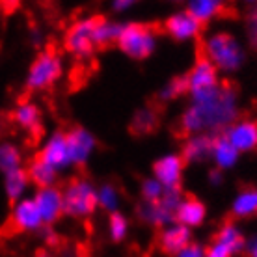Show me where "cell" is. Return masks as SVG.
<instances>
[{
	"instance_id": "6da1fadb",
	"label": "cell",
	"mask_w": 257,
	"mask_h": 257,
	"mask_svg": "<svg viewBox=\"0 0 257 257\" xmlns=\"http://www.w3.org/2000/svg\"><path fill=\"white\" fill-rule=\"evenodd\" d=\"M240 104L237 90L229 84H220L207 95L190 99L183 116L181 128L187 135H207V131L220 133L238 119Z\"/></svg>"
},
{
	"instance_id": "7a4b0ae2",
	"label": "cell",
	"mask_w": 257,
	"mask_h": 257,
	"mask_svg": "<svg viewBox=\"0 0 257 257\" xmlns=\"http://www.w3.org/2000/svg\"><path fill=\"white\" fill-rule=\"evenodd\" d=\"M203 58L209 60L218 73L233 75L246 64V47L235 34L216 30L203 41Z\"/></svg>"
},
{
	"instance_id": "3957f363",
	"label": "cell",
	"mask_w": 257,
	"mask_h": 257,
	"mask_svg": "<svg viewBox=\"0 0 257 257\" xmlns=\"http://www.w3.org/2000/svg\"><path fill=\"white\" fill-rule=\"evenodd\" d=\"M159 45V36L146 23H123L116 47L131 60H148Z\"/></svg>"
},
{
	"instance_id": "277c9868",
	"label": "cell",
	"mask_w": 257,
	"mask_h": 257,
	"mask_svg": "<svg viewBox=\"0 0 257 257\" xmlns=\"http://www.w3.org/2000/svg\"><path fill=\"white\" fill-rule=\"evenodd\" d=\"M64 214L75 220H86L99 209L97 187L88 177H75L62 188Z\"/></svg>"
},
{
	"instance_id": "5b68a950",
	"label": "cell",
	"mask_w": 257,
	"mask_h": 257,
	"mask_svg": "<svg viewBox=\"0 0 257 257\" xmlns=\"http://www.w3.org/2000/svg\"><path fill=\"white\" fill-rule=\"evenodd\" d=\"M62 75H64L62 56L54 51H41L28 67L25 86L30 91H45L58 82Z\"/></svg>"
},
{
	"instance_id": "8992f818",
	"label": "cell",
	"mask_w": 257,
	"mask_h": 257,
	"mask_svg": "<svg viewBox=\"0 0 257 257\" xmlns=\"http://www.w3.org/2000/svg\"><path fill=\"white\" fill-rule=\"evenodd\" d=\"M99 17L95 15H86L77 19L65 32L64 47L65 51L71 52L78 60L90 58L95 51V26Z\"/></svg>"
},
{
	"instance_id": "52a82bcc",
	"label": "cell",
	"mask_w": 257,
	"mask_h": 257,
	"mask_svg": "<svg viewBox=\"0 0 257 257\" xmlns=\"http://www.w3.org/2000/svg\"><path fill=\"white\" fill-rule=\"evenodd\" d=\"M187 88L190 99H198L201 95H207L218 88L220 84V73L214 69V65L207 58L199 56L194 65L190 67L187 75Z\"/></svg>"
},
{
	"instance_id": "ba28073f",
	"label": "cell",
	"mask_w": 257,
	"mask_h": 257,
	"mask_svg": "<svg viewBox=\"0 0 257 257\" xmlns=\"http://www.w3.org/2000/svg\"><path fill=\"white\" fill-rule=\"evenodd\" d=\"M67 136V149H69L71 166H84L88 164L93 153L97 151V138L90 128L86 127H75Z\"/></svg>"
},
{
	"instance_id": "9c48e42d",
	"label": "cell",
	"mask_w": 257,
	"mask_h": 257,
	"mask_svg": "<svg viewBox=\"0 0 257 257\" xmlns=\"http://www.w3.org/2000/svg\"><path fill=\"white\" fill-rule=\"evenodd\" d=\"M201 28H203V25L194 19L187 10L174 12L164 21V32L177 43H188V41L198 39Z\"/></svg>"
},
{
	"instance_id": "30bf717a",
	"label": "cell",
	"mask_w": 257,
	"mask_h": 257,
	"mask_svg": "<svg viewBox=\"0 0 257 257\" xmlns=\"http://www.w3.org/2000/svg\"><path fill=\"white\" fill-rule=\"evenodd\" d=\"M153 177L164 188H181L183 174H185V161L179 153L161 155L153 162Z\"/></svg>"
},
{
	"instance_id": "8fae6325",
	"label": "cell",
	"mask_w": 257,
	"mask_h": 257,
	"mask_svg": "<svg viewBox=\"0 0 257 257\" xmlns=\"http://www.w3.org/2000/svg\"><path fill=\"white\" fill-rule=\"evenodd\" d=\"M10 224L15 231L23 233H36L43 229V220L39 214L34 198H23L17 203H13L12 214H10Z\"/></svg>"
},
{
	"instance_id": "7c38bea8",
	"label": "cell",
	"mask_w": 257,
	"mask_h": 257,
	"mask_svg": "<svg viewBox=\"0 0 257 257\" xmlns=\"http://www.w3.org/2000/svg\"><path fill=\"white\" fill-rule=\"evenodd\" d=\"M38 157L41 161H45L49 166L54 168L58 174L62 170L71 168L69 149H67V136H65L64 131H54V133H51Z\"/></svg>"
},
{
	"instance_id": "4fadbf2b",
	"label": "cell",
	"mask_w": 257,
	"mask_h": 257,
	"mask_svg": "<svg viewBox=\"0 0 257 257\" xmlns=\"http://www.w3.org/2000/svg\"><path fill=\"white\" fill-rule=\"evenodd\" d=\"M32 198L45 225L56 224L64 216V198H62L60 187L38 188Z\"/></svg>"
},
{
	"instance_id": "5bb4252c",
	"label": "cell",
	"mask_w": 257,
	"mask_h": 257,
	"mask_svg": "<svg viewBox=\"0 0 257 257\" xmlns=\"http://www.w3.org/2000/svg\"><path fill=\"white\" fill-rule=\"evenodd\" d=\"M224 136L240 155L251 153L257 149V121L250 117L237 119L225 128Z\"/></svg>"
},
{
	"instance_id": "9a60e30c",
	"label": "cell",
	"mask_w": 257,
	"mask_h": 257,
	"mask_svg": "<svg viewBox=\"0 0 257 257\" xmlns=\"http://www.w3.org/2000/svg\"><path fill=\"white\" fill-rule=\"evenodd\" d=\"M190 242H192V229L177 222H172L170 225L162 227L159 233V248L166 255H177Z\"/></svg>"
},
{
	"instance_id": "2e32d148",
	"label": "cell",
	"mask_w": 257,
	"mask_h": 257,
	"mask_svg": "<svg viewBox=\"0 0 257 257\" xmlns=\"http://www.w3.org/2000/svg\"><path fill=\"white\" fill-rule=\"evenodd\" d=\"M205 220H207L205 203L198 198L185 196L183 201L179 203V207H177V211H175V222L188 227V229H194V227H199V225L205 224Z\"/></svg>"
},
{
	"instance_id": "e0dca14e",
	"label": "cell",
	"mask_w": 257,
	"mask_h": 257,
	"mask_svg": "<svg viewBox=\"0 0 257 257\" xmlns=\"http://www.w3.org/2000/svg\"><path fill=\"white\" fill-rule=\"evenodd\" d=\"M211 161L216 170H220V172H229V170H233L238 164L240 153L233 148L229 142L225 140L224 135H220L212 138Z\"/></svg>"
},
{
	"instance_id": "ac0fdd59",
	"label": "cell",
	"mask_w": 257,
	"mask_h": 257,
	"mask_svg": "<svg viewBox=\"0 0 257 257\" xmlns=\"http://www.w3.org/2000/svg\"><path fill=\"white\" fill-rule=\"evenodd\" d=\"M211 149H212V138L209 135H194L188 136L181 157L185 164H201L211 159Z\"/></svg>"
},
{
	"instance_id": "d6986e66",
	"label": "cell",
	"mask_w": 257,
	"mask_h": 257,
	"mask_svg": "<svg viewBox=\"0 0 257 257\" xmlns=\"http://www.w3.org/2000/svg\"><path fill=\"white\" fill-rule=\"evenodd\" d=\"M136 214L138 218L148 225H155V227H166L172 222H175V214L172 211H168L166 207L162 205L161 201L157 203H140L138 209H136Z\"/></svg>"
},
{
	"instance_id": "ffe728a7",
	"label": "cell",
	"mask_w": 257,
	"mask_h": 257,
	"mask_svg": "<svg viewBox=\"0 0 257 257\" xmlns=\"http://www.w3.org/2000/svg\"><path fill=\"white\" fill-rule=\"evenodd\" d=\"M13 121L28 133H38L41 127V108L34 101H21L13 110Z\"/></svg>"
},
{
	"instance_id": "44dd1931",
	"label": "cell",
	"mask_w": 257,
	"mask_h": 257,
	"mask_svg": "<svg viewBox=\"0 0 257 257\" xmlns=\"http://www.w3.org/2000/svg\"><path fill=\"white\" fill-rule=\"evenodd\" d=\"M194 19L205 25L225 13V4L220 0H190L185 8Z\"/></svg>"
},
{
	"instance_id": "7402d4cb",
	"label": "cell",
	"mask_w": 257,
	"mask_h": 257,
	"mask_svg": "<svg viewBox=\"0 0 257 257\" xmlns=\"http://www.w3.org/2000/svg\"><path fill=\"white\" fill-rule=\"evenodd\" d=\"M231 214L235 218H251L257 214V188H240L231 199Z\"/></svg>"
},
{
	"instance_id": "603a6c76",
	"label": "cell",
	"mask_w": 257,
	"mask_h": 257,
	"mask_svg": "<svg viewBox=\"0 0 257 257\" xmlns=\"http://www.w3.org/2000/svg\"><path fill=\"white\" fill-rule=\"evenodd\" d=\"M26 174L32 185H36L38 188H49L56 187V181H58V172L52 166H49L45 161H41L39 157H36L28 168H26Z\"/></svg>"
},
{
	"instance_id": "cb8c5ba5",
	"label": "cell",
	"mask_w": 257,
	"mask_h": 257,
	"mask_svg": "<svg viewBox=\"0 0 257 257\" xmlns=\"http://www.w3.org/2000/svg\"><path fill=\"white\" fill-rule=\"evenodd\" d=\"M28 187H30V179H28L25 168L13 170V172L4 175V192H6V198L13 203L26 198Z\"/></svg>"
},
{
	"instance_id": "d4e9b609",
	"label": "cell",
	"mask_w": 257,
	"mask_h": 257,
	"mask_svg": "<svg viewBox=\"0 0 257 257\" xmlns=\"http://www.w3.org/2000/svg\"><path fill=\"white\" fill-rule=\"evenodd\" d=\"M214 240L220 242V244H224L233 255H235V253H240V251L244 250V244H246L244 233H242V229H240L235 222H225L218 229Z\"/></svg>"
},
{
	"instance_id": "484cf974",
	"label": "cell",
	"mask_w": 257,
	"mask_h": 257,
	"mask_svg": "<svg viewBox=\"0 0 257 257\" xmlns=\"http://www.w3.org/2000/svg\"><path fill=\"white\" fill-rule=\"evenodd\" d=\"M159 125V114L153 106H142L133 114V119H131V131L133 135L138 136H146L151 135L155 128Z\"/></svg>"
},
{
	"instance_id": "4316f807",
	"label": "cell",
	"mask_w": 257,
	"mask_h": 257,
	"mask_svg": "<svg viewBox=\"0 0 257 257\" xmlns=\"http://www.w3.org/2000/svg\"><path fill=\"white\" fill-rule=\"evenodd\" d=\"M121 205V192L114 183H103L97 187V207L101 211L108 212H117Z\"/></svg>"
},
{
	"instance_id": "83f0119b",
	"label": "cell",
	"mask_w": 257,
	"mask_h": 257,
	"mask_svg": "<svg viewBox=\"0 0 257 257\" xmlns=\"http://www.w3.org/2000/svg\"><path fill=\"white\" fill-rule=\"evenodd\" d=\"M121 25L123 23H117V21H108L104 17H99L95 26V47H108V45H116L117 38H119V32H121Z\"/></svg>"
},
{
	"instance_id": "f1b7e54d",
	"label": "cell",
	"mask_w": 257,
	"mask_h": 257,
	"mask_svg": "<svg viewBox=\"0 0 257 257\" xmlns=\"http://www.w3.org/2000/svg\"><path fill=\"white\" fill-rule=\"evenodd\" d=\"M23 168V151L12 142H0V172L6 175Z\"/></svg>"
},
{
	"instance_id": "f546056e",
	"label": "cell",
	"mask_w": 257,
	"mask_h": 257,
	"mask_svg": "<svg viewBox=\"0 0 257 257\" xmlns=\"http://www.w3.org/2000/svg\"><path fill=\"white\" fill-rule=\"evenodd\" d=\"M128 218L123 214V212H112L108 216V224H106V229H108V237L112 242H123L128 235Z\"/></svg>"
},
{
	"instance_id": "4dcf8cb0",
	"label": "cell",
	"mask_w": 257,
	"mask_h": 257,
	"mask_svg": "<svg viewBox=\"0 0 257 257\" xmlns=\"http://www.w3.org/2000/svg\"><path fill=\"white\" fill-rule=\"evenodd\" d=\"M185 93H188L187 77H175L162 86L161 91H159V99L161 101H175V99H179Z\"/></svg>"
},
{
	"instance_id": "1f68e13d",
	"label": "cell",
	"mask_w": 257,
	"mask_h": 257,
	"mask_svg": "<svg viewBox=\"0 0 257 257\" xmlns=\"http://www.w3.org/2000/svg\"><path fill=\"white\" fill-rule=\"evenodd\" d=\"M162 194H164V187L155 179L153 175H151V177H146V179H142L140 196L146 203H157V201H161Z\"/></svg>"
},
{
	"instance_id": "d6a6232c",
	"label": "cell",
	"mask_w": 257,
	"mask_h": 257,
	"mask_svg": "<svg viewBox=\"0 0 257 257\" xmlns=\"http://www.w3.org/2000/svg\"><path fill=\"white\" fill-rule=\"evenodd\" d=\"M244 36L246 43L251 49H257V4H251L244 15Z\"/></svg>"
},
{
	"instance_id": "836d02e7",
	"label": "cell",
	"mask_w": 257,
	"mask_h": 257,
	"mask_svg": "<svg viewBox=\"0 0 257 257\" xmlns=\"http://www.w3.org/2000/svg\"><path fill=\"white\" fill-rule=\"evenodd\" d=\"M183 198H185V196H183V192H181V188H164L161 203L166 207L168 211H172L175 214V211H177L179 203L183 201Z\"/></svg>"
},
{
	"instance_id": "e575fe53",
	"label": "cell",
	"mask_w": 257,
	"mask_h": 257,
	"mask_svg": "<svg viewBox=\"0 0 257 257\" xmlns=\"http://www.w3.org/2000/svg\"><path fill=\"white\" fill-rule=\"evenodd\" d=\"M174 257H205V246L199 242H190Z\"/></svg>"
},
{
	"instance_id": "d590c367",
	"label": "cell",
	"mask_w": 257,
	"mask_h": 257,
	"mask_svg": "<svg viewBox=\"0 0 257 257\" xmlns=\"http://www.w3.org/2000/svg\"><path fill=\"white\" fill-rule=\"evenodd\" d=\"M205 257H233V253L224 244H220L216 240H212L211 244L205 248Z\"/></svg>"
},
{
	"instance_id": "8d00e7d4",
	"label": "cell",
	"mask_w": 257,
	"mask_h": 257,
	"mask_svg": "<svg viewBox=\"0 0 257 257\" xmlns=\"http://www.w3.org/2000/svg\"><path fill=\"white\" fill-rule=\"evenodd\" d=\"M41 237H43V242H45L49 248H54V246H58L60 242H62V238H60V235L54 229H52L51 225H47L45 229H43V233H41Z\"/></svg>"
},
{
	"instance_id": "74e56055",
	"label": "cell",
	"mask_w": 257,
	"mask_h": 257,
	"mask_svg": "<svg viewBox=\"0 0 257 257\" xmlns=\"http://www.w3.org/2000/svg\"><path fill=\"white\" fill-rule=\"evenodd\" d=\"M207 181H209V185H211V187H222V185H224V181H225V174L214 168V170L209 172Z\"/></svg>"
},
{
	"instance_id": "f35d334b",
	"label": "cell",
	"mask_w": 257,
	"mask_h": 257,
	"mask_svg": "<svg viewBox=\"0 0 257 257\" xmlns=\"http://www.w3.org/2000/svg\"><path fill=\"white\" fill-rule=\"evenodd\" d=\"M135 0H114L112 4H110V8L114 10L116 13H127L131 8H135Z\"/></svg>"
},
{
	"instance_id": "ab89813d",
	"label": "cell",
	"mask_w": 257,
	"mask_h": 257,
	"mask_svg": "<svg viewBox=\"0 0 257 257\" xmlns=\"http://www.w3.org/2000/svg\"><path fill=\"white\" fill-rule=\"evenodd\" d=\"M244 251H246V255L248 257H257V235L246 238Z\"/></svg>"
},
{
	"instance_id": "60d3db41",
	"label": "cell",
	"mask_w": 257,
	"mask_h": 257,
	"mask_svg": "<svg viewBox=\"0 0 257 257\" xmlns=\"http://www.w3.org/2000/svg\"><path fill=\"white\" fill-rule=\"evenodd\" d=\"M36 257H54L51 253V251H47V250H41V251H38V253H36Z\"/></svg>"
},
{
	"instance_id": "b9f144b4",
	"label": "cell",
	"mask_w": 257,
	"mask_h": 257,
	"mask_svg": "<svg viewBox=\"0 0 257 257\" xmlns=\"http://www.w3.org/2000/svg\"><path fill=\"white\" fill-rule=\"evenodd\" d=\"M0 128H2V119H0Z\"/></svg>"
}]
</instances>
